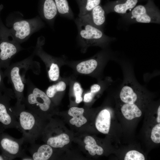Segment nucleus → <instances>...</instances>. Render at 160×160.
<instances>
[{
  "instance_id": "31",
  "label": "nucleus",
  "mask_w": 160,
  "mask_h": 160,
  "mask_svg": "<svg viewBox=\"0 0 160 160\" xmlns=\"http://www.w3.org/2000/svg\"><path fill=\"white\" fill-rule=\"evenodd\" d=\"M156 121L158 123H160V106L159 107L157 110V116Z\"/></svg>"
},
{
  "instance_id": "10",
  "label": "nucleus",
  "mask_w": 160,
  "mask_h": 160,
  "mask_svg": "<svg viewBox=\"0 0 160 160\" xmlns=\"http://www.w3.org/2000/svg\"><path fill=\"white\" fill-rule=\"evenodd\" d=\"M105 14L104 9L99 5L87 15L79 17L88 23L102 30L105 20Z\"/></svg>"
},
{
  "instance_id": "29",
  "label": "nucleus",
  "mask_w": 160,
  "mask_h": 160,
  "mask_svg": "<svg viewBox=\"0 0 160 160\" xmlns=\"http://www.w3.org/2000/svg\"><path fill=\"white\" fill-rule=\"evenodd\" d=\"M95 93L90 92L84 95V101L86 103H89L92 100Z\"/></svg>"
},
{
  "instance_id": "32",
  "label": "nucleus",
  "mask_w": 160,
  "mask_h": 160,
  "mask_svg": "<svg viewBox=\"0 0 160 160\" xmlns=\"http://www.w3.org/2000/svg\"><path fill=\"white\" fill-rule=\"evenodd\" d=\"M0 160H7L6 157L2 154H0Z\"/></svg>"
},
{
  "instance_id": "1",
  "label": "nucleus",
  "mask_w": 160,
  "mask_h": 160,
  "mask_svg": "<svg viewBox=\"0 0 160 160\" xmlns=\"http://www.w3.org/2000/svg\"><path fill=\"white\" fill-rule=\"evenodd\" d=\"M35 55L33 52L23 60L10 65L4 72L5 77H7L9 82L12 85L17 103H23L25 99L24 90L26 72L31 69L36 74L39 73V64L33 60Z\"/></svg>"
},
{
  "instance_id": "17",
  "label": "nucleus",
  "mask_w": 160,
  "mask_h": 160,
  "mask_svg": "<svg viewBox=\"0 0 160 160\" xmlns=\"http://www.w3.org/2000/svg\"><path fill=\"white\" fill-rule=\"evenodd\" d=\"M69 136L65 133L49 137L46 140L47 144L53 148L63 147L70 142Z\"/></svg>"
},
{
  "instance_id": "14",
  "label": "nucleus",
  "mask_w": 160,
  "mask_h": 160,
  "mask_svg": "<svg viewBox=\"0 0 160 160\" xmlns=\"http://www.w3.org/2000/svg\"><path fill=\"white\" fill-rule=\"evenodd\" d=\"M111 122V116L106 109L102 110L98 114L95 121V126L100 132L104 134L109 132Z\"/></svg>"
},
{
  "instance_id": "13",
  "label": "nucleus",
  "mask_w": 160,
  "mask_h": 160,
  "mask_svg": "<svg viewBox=\"0 0 160 160\" xmlns=\"http://www.w3.org/2000/svg\"><path fill=\"white\" fill-rule=\"evenodd\" d=\"M137 2L138 0H120L113 4L105 6L104 9L107 13L114 12L120 14H125L128 10L133 9Z\"/></svg>"
},
{
  "instance_id": "9",
  "label": "nucleus",
  "mask_w": 160,
  "mask_h": 160,
  "mask_svg": "<svg viewBox=\"0 0 160 160\" xmlns=\"http://www.w3.org/2000/svg\"><path fill=\"white\" fill-rule=\"evenodd\" d=\"M7 37L3 38L0 42V68L6 69L10 65L12 58L23 50L20 44L13 39L11 40Z\"/></svg>"
},
{
  "instance_id": "6",
  "label": "nucleus",
  "mask_w": 160,
  "mask_h": 160,
  "mask_svg": "<svg viewBox=\"0 0 160 160\" xmlns=\"http://www.w3.org/2000/svg\"><path fill=\"white\" fill-rule=\"evenodd\" d=\"M24 141L23 137L17 139L2 132L0 135V149L1 154L7 160H12L17 157L21 158L25 155L22 148Z\"/></svg>"
},
{
  "instance_id": "11",
  "label": "nucleus",
  "mask_w": 160,
  "mask_h": 160,
  "mask_svg": "<svg viewBox=\"0 0 160 160\" xmlns=\"http://www.w3.org/2000/svg\"><path fill=\"white\" fill-rule=\"evenodd\" d=\"M39 13L42 18L52 24L58 13L54 0H40Z\"/></svg>"
},
{
  "instance_id": "24",
  "label": "nucleus",
  "mask_w": 160,
  "mask_h": 160,
  "mask_svg": "<svg viewBox=\"0 0 160 160\" xmlns=\"http://www.w3.org/2000/svg\"><path fill=\"white\" fill-rule=\"evenodd\" d=\"M48 74L50 80L52 81L57 80L59 77L60 70L57 64L51 66L48 71Z\"/></svg>"
},
{
  "instance_id": "19",
  "label": "nucleus",
  "mask_w": 160,
  "mask_h": 160,
  "mask_svg": "<svg viewBox=\"0 0 160 160\" xmlns=\"http://www.w3.org/2000/svg\"><path fill=\"white\" fill-rule=\"evenodd\" d=\"M120 97L124 103L132 104L136 103L138 96L132 87L125 85L122 87L121 91Z\"/></svg>"
},
{
  "instance_id": "25",
  "label": "nucleus",
  "mask_w": 160,
  "mask_h": 160,
  "mask_svg": "<svg viewBox=\"0 0 160 160\" xmlns=\"http://www.w3.org/2000/svg\"><path fill=\"white\" fill-rule=\"evenodd\" d=\"M124 160H144L145 157L142 153L136 150H131L127 153Z\"/></svg>"
},
{
  "instance_id": "12",
  "label": "nucleus",
  "mask_w": 160,
  "mask_h": 160,
  "mask_svg": "<svg viewBox=\"0 0 160 160\" xmlns=\"http://www.w3.org/2000/svg\"><path fill=\"white\" fill-rule=\"evenodd\" d=\"M52 148L47 144L39 145L35 143L31 145L28 150L33 160H47L53 154Z\"/></svg>"
},
{
  "instance_id": "33",
  "label": "nucleus",
  "mask_w": 160,
  "mask_h": 160,
  "mask_svg": "<svg viewBox=\"0 0 160 160\" xmlns=\"http://www.w3.org/2000/svg\"><path fill=\"white\" fill-rule=\"evenodd\" d=\"M4 129L0 125V135L3 132L4 130Z\"/></svg>"
},
{
  "instance_id": "4",
  "label": "nucleus",
  "mask_w": 160,
  "mask_h": 160,
  "mask_svg": "<svg viewBox=\"0 0 160 160\" xmlns=\"http://www.w3.org/2000/svg\"><path fill=\"white\" fill-rule=\"evenodd\" d=\"M78 30V40L84 47L92 45H101L107 43L110 38L102 30L84 21L78 17L75 20Z\"/></svg>"
},
{
  "instance_id": "23",
  "label": "nucleus",
  "mask_w": 160,
  "mask_h": 160,
  "mask_svg": "<svg viewBox=\"0 0 160 160\" xmlns=\"http://www.w3.org/2000/svg\"><path fill=\"white\" fill-rule=\"evenodd\" d=\"M66 87L65 83L63 81H61L55 84L49 86L47 89L46 93L51 99L54 97L58 92L65 90Z\"/></svg>"
},
{
  "instance_id": "3",
  "label": "nucleus",
  "mask_w": 160,
  "mask_h": 160,
  "mask_svg": "<svg viewBox=\"0 0 160 160\" xmlns=\"http://www.w3.org/2000/svg\"><path fill=\"white\" fill-rule=\"evenodd\" d=\"M26 96L23 103L28 109L43 118L50 110L52 101L46 93L26 79Z\"/></svg>"
},
{
  "instance_id": "2",
  "label": "nucleus",
  "mask_w": 160,
  "mask_h": 160,
  "mask_svg": "<svg viewBox=\"0 0 160 160\" xmlns=\"http://www.w3.org/2000/svg\"><path fill=\"white\" fill-rule=\"evenodd\" d=\"M12 108L25 141L35 143L44 129L43 118L26 109L23 103H16Z\"/></svg>"
},
{
  "instance_id": "16",
  "label": "nucleus",
  "mask_w": 160,
  "mask_h": 160,
  "mask_svg": "<svg viewBox=\"0 0 160 160\" xmlns=\"http://www.w3.org/2000/svg\"><path fill=\"white\" fill-rule=\"evenodd\" d=\"M121 110L124 117L129 120L140 117L142 114L141 111L135 103H124Z\"/></svg>"
},
{
  "instance_id": "27",
  "label": "nucleus",
  "mask_w": 160,
  "mask_h": 160,
  "mask_svg": "<svg viewBox=\"0 0 160 160\" xmlns=\"http://www.w3.org/2000/svg\"><path fill=\"white\" fill-rule=\"evenodd\" d=\"M5 77L4 72L0 68V92L15 96L13 90L7 88L5 86L4 82V79Z\"/></svg>"
},
{
  "instance_id": "20",
  "label": "nucleus",
  "mask_w": 160,
  "mask_h": 160,
  "mask_svg": "<svg viewBox=\"0 0 160 160\" xmlns=\"http://www.w3.org/2000/svg\"><path fill=\"white\" fill-rule=\"evenodd\" d=\"M84 142L86 144L85 146V149L88 151L91 155L95 156L97 154L100 155L103 154V148L97 144L93 137L89 136L86 137Z\"/></svg>"
},
{
  "instance_id": "18",
  "label": "nucleus",
  "mask_w": 160,
  "mask_h": 160,
  "mask_svg": "<svg viewBox=\"0 0 160 160\" xmlns=\"http://www.w3.org/2000/svg\"><path fill=\"white\" fill-rule=\"evenodd\" d=\"M79 8L78 17L84 16L100 5L101 0H76Z\"/></svg>"
},
{
  "instance_id": "21",
  "label": "nucleus",
  "mask_w": 160,
  "mask_h": 160,
  "mask_svg": "<svg viewBox=\"0 0 160 160\" xmlns=\"http://www.w3.org/2000/svg\"><path fill=\"white\" fill-rule=\"evenodd\" d=\"M97 65V61L95 59H90L81 62L76 66V69L79 73L89 74L96 68Z\"/></svg>"
},
{
  "instance_id": "26",
  "label": "nucleus",
  "mask_w": 160,
  "mask_h": 160,
  "mask_svg": "<svg viewBox=\"0 0 160 160\" xmlns=\"http://www.w3.org/2000/svg\"><path fill=\"white\" fill-rule=\"evenodd\" d=\"M151 137L154 143H160V124L158 123L153 128L151 132Z\"/></svg>"
},
{
  "instance_id": "5",
  "label": "nucleus",
  "mask_w": 160,
  "mask_h": 160,
  "mask_svg": "<svg viewBox=\"0 0 160 160\" xmlns=\"http://www.w3.org/2000/svg\"><path fill=\"white\" fill-rule=\"evenodd\" d=\"M44 26L39 16L28 20H20L13 23L10 31L14 39L19 44L27 40L34 33Z\"/></svg>"
},
{
  "instance_id": "7",
  "label": "nucleus",
  "mask_w": 160,
  "mask_h": 160,
  "mask_svg": "<svg viewBox=\"0 0 160 160\" xmlns=\"http://www.w3.org/2000/svg\"><path fill=\"white\" fill-rule=\"evenodd\" d=\"M129 15L131 19L137 22L160 23L159 11L150 0L145 5L135 6L131 11Z\"/></svg>"
},
{
  "instance_id": "28",
  "label": "nucleus",
  "mask_w": 160,
  "mask_h": 160,
  "mask_svg": "<svg viewBox=\"0 0 160 160\" xmlns=\"http://www.w3.org/2000/svg\"><path fill=\"white\" fill-rule=\"evenodd\" d=\"M73 89L76 97V102L77 103H79L82 101L83 98L82 97V89L80 84L77 82H75L74 84Z\"/></svg>"
},
{
  "instance_id": "30",
  "label": "nucleus",
  "mask_w": 160,
  "mask_h": 160,
  "mask_svg": "<svg viewBox=\"0 0 160 160\" xmlns=\"http://www.w3.org/2000/svg\"><path fill=\"white\" fill-rule=\"evenodd\" d=\"M100 89V87L97 84H94L92 85L91 87V92L95 93L98 92Z\"/></svg>"
},
{
  "instance_id": "8",
  "label": "nucleus",
  "mask_w": 160,
  "mask_h": 160,
  "mask_svg": "<svg viewBox=\"0 0 160 160\" xmlns=\"http://www.w3.org/2000/svg\"><path fill=\"white\" fill-rule=\"evenodd\" d=\"M15 97L0 92V125L5 129L8 128L19 129V125L10 106L11 99Z\"/></svg>"
},
{
  "instance_id": "22",
  "label": "nucleus",
  "mask_w": 160,
  "mask_h": 160,
  "mask_svg": "<svg viewBox=\"0 0 160 160\" xmlns=\"http://www.w3.org/2000/svg\"><path fill=\"white\" fill-rule=\"evenodd\" d=\"M58 13L61 16L70 19L74 18V15L67 0H54Z\"/></svg>"
},
{
  "instance_id": "15",
  "label": "nucleus",
  "mask_w": 160,
  "mask_h": 160,
  "mask_svg": "<svg viewBox=\"0 0 160 160\" xmlns=\"http://www.w3.org/2000/svg\"><path fill=\"white\" fill-rule=\"evenodd\" d=\"M84 111V109L82 108L72 107L70 108L68 114L73 117L70 120V123L77 127H80L85 124L87 120L83 115Z\"/></svg>"
}]
</instances>
